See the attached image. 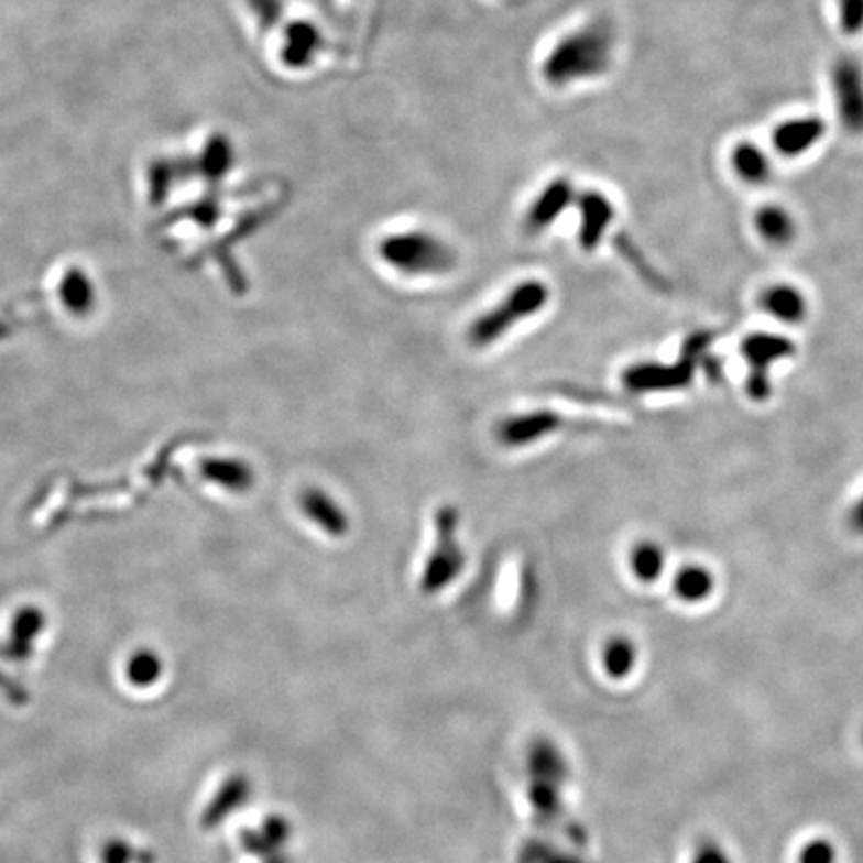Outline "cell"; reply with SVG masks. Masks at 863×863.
Listing matches in <instances>:
<instances>
[{
	"label": "cell",
	"mask_w": 863,
	"mask_h": 863,
	"mask_svg": "<svg viewBox=\"0 0 863 863\" xmlns=\"http://www.w3.org/2000/svg\"><path fill=\"white\" fill-rule=\"evenodd\" d=\"M798 863H838L835 845L823 838L809 840L799 852Z\"/></svg>",
	"instance_id": "obj_25"
},
{
	"label": "cell",
	"mask_w": 863,
	"mask_h": 863,
	"mask_svg": "<svg viewBox=\"0 0 863 863\" xmlns=\"http://www.w3.org/2000/svg\"><path fill=\"white\" fill-rule=\"evenodd\" d=\"M715 588L718 576L703 561H686L671 576V592L684 604H706L715 593Z\"/></svg>",
	"instance_id": "obj_11"
},
{
	"label": "cell",
	"mask_w": 863,
	"mask_h": 863,
	"mask_svg": "<svg viewBox=\"0 0 863 863\" xmlns=\"http://www.w3.org/2000/svg\"><path fill=\"white\" fill-rule=\"evenodd\" d=\"M576 190L568 178H556L546 184L524 216V230L529 237H538L560 218L568 206L576 203Z\"/></svg>",
	"instance_id": "obj_6"
},
{
	"label": "cell",
	"mask_w": 863,
	"mask_h": 863,
	"mask_svg": "<svg viewBox=\"0 0 863 863\" xmlns=\"http://www.w3.org/2000/svg\"><path fill=\"white\" fill-rule=\"evenodd\" d=\"M561 424L564 418L556 412L534 411L500 422L496 436L500 444L507 448H522L548 438L554 432L560 430Z\"/></svg>",
	"instance_id": "obj_7"
},
{
	"label": "cell",
	"mask_w": 863,
	"mask_h": 863,
	"mask_svg": "<svg viewBox=\"0 0 863 863\" xmlns=\"http://www.w3.org/2000/svg\"><path fill=\"white\" fill-rule=\"evenodd\" d=\"M821 124L818 119H801L779 127L776 132V146L786 154H798L811 146V142L820 139Z\"/></svg>",
	"instance_id": "obj_18"
},
{
	"label": "cell",
	"mask_w": 863,
	"mask_h": 863,
	"mask_svg": "<svg viewBox=\"0 0 863 863\" xmlns=\"http://www.w3.org/2000/svg\"><path fill=\"white\" fill-rule=\"evenodd\" d=\"M573 205H578L580 210V247L593 250L602 242L605 230L614 220V205L600 190H586L583 195L576 196Z\"/></svg>",
	"instance_id": "obj_10"
},
{
	"label": "cell",
	"mask_w": 863,
	"mask_h": 863,
	"mask_svg": "<svg viewBox=\"0 0 863 863\" xmlns=\"http://www.w3.org/2000/svg\"><path fill=\"white\" fill-rule=\"evenodd\" d=\"M843 29L850 34H857L863 26V0H842Z\"/></svg>",
	"instance_id": "obj_28"
},
{
	"label": "cell",
	"mask_w": 863,
	"mask_h": 863,
	"mask_svg": "<svg viewBox=\"0 0 863 863\" xmlns=\"http://www.w3.org/2000/svg\"><path fill=\"white\" fill-rule=\"evenodd\" d=\"M755 306L769 320L788 328L804 326L811 316L808 294L801 286L788 281L769 282L762 286L755 296Z\"/></svg>",
	"instance_id": "obj_5"
},
{
	"label": "cell",
	"mask_w": 863,
	"mask_h": 863,
	"mask_svg": "<svg viewBox=\"0 0 863 863\" xmlns=\"http://www.w3.org/2000/svg\"><path fill=\"white\" fill-rule=\"evenodd\" d=\"M100 862L102 863H139V853L134 852V848L129 842L114 838L108 840L102 845L100 852Z\"/></svg>",
	"instance_id": "obj_26"
},
{
	"label": "cell",
	"mask_w": 863,
	"mask_h": 863,
	"mask_svg": "<svg viewBox=\"0 0 863 863\" xmlns=\"http://www.w3.org/2000/svg\"><path fill=\"white\" fill-rule=\"evenodd\" d=\"M690 863H732V860L720 843L701 842L691 855Z\"/></svg>",
	"instance_id": "obj_27"
},
{
	"label": "cell",
	"mask_w": 863,
	"mask_h": 863,
	"mask_svg": "<svg viewBox=\"0 0 863 863\" xmlns=\"http://www.w3.org/2000/svg\"><path fill=\"white\" fill-rule=\"evenodd\" d=\"M614 54V31L605 22H588L564 34L542 61V76L554 88L604 75Z\"/></svg>",
	"instance_id": "obj_1"
},
{
	"label": "cell",
	"mask_w": 863,
	"mask_h": 863,
	"mask_svg": "<svg viewBox=\"0 0 863 863\" xmlns=\"http://www.w3.org/2000/svg\"><path fill=\"white\" fill-rule=\"evenodd\" d=\"M848 522H850V528H852L855 534L863 536V492L862 496L857 498V500L853 502Z\"/></svg>",
	"instance_id": "obj_29"
},
{
	"label": "cell",
	"mask_w": 863,
	"mask_h": 863,
	"mask_svg": "<svg viewBox=\"0 0 863 863\" xmlns=\"http://www.w3.org/2000/svg\"><path fill=\"white\" fill-rule=\"evenodd\" d=\"M637 647L630 637L612 636L602 647V666L612 680H624L636 668Z\"/></svg>",
	"instance_id": "obj_17"
},
{
	"label": "cell",
	"mask_w": 863,
	"mask_h": 863,
	"mask_svg": "<svg viewBox=\"0 0 863 863\" xmlns=\"http://www.w3.org/2000/svg\"><path fill=\"white\" fill-rule=\"evenodd\" d=\"M627 566L637 582L644 586L658 583L668 568V551L658 539H637L627 554Z\"/></svg>",
	"instance_id": "obj_14"
},
{
	"label": "cell",
	"mask_w": 863,
	"mask_h": 863,
	"mask_svg": "<svg viewBox=\"0 0 863 863\" xmlns=\"http://www.w3.org/2000/svg\"><path fill=\"white\" fill-rule=\"evenodd\" d=\"M378 256L398 274L412 278L444 276L458 264L456 250L426 230H404L382 238L378 242Z\"/></svg>",
	"instance_id": "obj_2"
},
{
	"label": "cell",
	"mask_w": 863,
	"mask_h": 863,
	"mask_svg": "<svg viewBox=\"0 0 863 863\" xmlns=\"http://www.w3.org/2000/svg\"><path fill=\"white\" fill-rule=\"evenodd\" d=\"M178 176H190V164L188 159L183 161L171 162L166 159L156 161L149 171V184H151V200L152 203H162L174 183H178Z\"/></svg>",
	"instance_id": "obj_19"
},
{
	"label": "cell",
	"mask_w": 863,
	"mask_h": 863,
	"mask_svg": "<svg viewBox=\"0 0 863 863\" xmlns=\"http://www.w3.org/2000/svg\"><path fill=\"white\" fill-rule=\"evenodd\" d=\"M254 21L259 22L260 31H270L278 26L284 17L282 0H247Z\"/></svg>",
	"instance_id": "obj_24"
},
{
	"label": "cell",
	"mask_w": 863,
	"mask_h": 863,
	"mask_svg": "<svg viewBox=\"0 0 863 863\" xmlns=\"http://www.w3.org/2000/svg\"><path fill=\"white\" fill-rule=\"evenodd\" d=\"M41 627H43V615L39 614L36 610H26V612L19 614V618L14 620V626H12V644H14L12 659L22 662V659L29 658L31 642L41 632Z\"/></svg>",
	"instance_id": "obj_22"
},
{
	"label": "cell",
	"mask_w": 863,
	"mask_h": 863,
	"mask_svg": "<svg viewBox=\"0 0 863 863\" xmlns=\"http://www.w3.org/2000/svg\"><path fill=\"white\" fill-rule=\"evenodd\" d=\"M198 174L208 183H220L234 166V146L225 134H212L196 159Z\"/></svg>",
	"instance_id": "obj_16"
},
{
	"label": "cell",
	"mask_w": 863,
	"mask_h": 863,
	"mask_svg": "<svg viewBox=\"0 0 863 863\" xmlns=\"http://www.w3.org/2000/svg\"><path fill=\"white\" fill-rule=\"evenodd\" d=\"M323 31L313 21H291L284 26L281 44L282 65L304 70L323 51Z\"/></svg>",
	"instance_id": "obj_8"
},
{
	"label": "cell",
	"mask_w": 863,
	"mask_h": 863,
	"mask_svg": "<svg viewBox=\"0 0 863 863\" xmlns=\"http://www.w3.org/2000/svg\"><path fill=\"white\" fill-rule=\"evenodd\" d=\"M206 474L216 480L218 484L227 485L230 490H249L254 484V474L249 466L237 460H215L206 466Z\"/></svg>",
	"instance_id": "obj_21"
},
{
	"label": "cell",
	"mask_w": 863,
	"mask_h": 863,
	"mask_svg": "<svg viewBox=\"0 0 863 863\" xmlns=\"http://www.w3.org/2000/svg\"><path fill=\"white\" fill-rule=\"evenodd\" d=\"M249 796V777L240 776V774L228 777L227 782L216 791L212 801L203 811L200 826L205 830H212L216 826H220L234 809L242 808L247 804Z\"/></svg>",
	"instance_id": "obj_13"
},
{
	"label": "cell",
	"mask_w": 863,
	"mask_h": 863,
	"mask_svg": "<svg viewBox=\"0 0 863 863\" xmlns=\"http://www.w3.org/2000/svg\"><path fill=\"white\" fill-rule=\"evenodd\" d=\"M460 514L454 506L438 507L436 512V544L422 570L420 588L424 593L443 592L465 570L466 554L458 538Z\"/></svg>",
	"instance_id": "obj_4"
},
{
	"label": "cell",
	"mask_w": 863,
	"mask_h": 863,
	"mask_svg": "<svg viewBox=\"0 0 863 863\" xmlns=\"http://www.w3.org/2000/svg\"><path fill=\"white\" fill-rule=\"evenodd\" d=\"M835 88L840 98V110L845 124L852 129L863 127V78L862 70L853 61H843L835 68Z\"/></svg>",
	"instance_id": "obj_12"
},
{
	"label": "cell",
	"mask_w": 863,
	"mask_h": 863,
	"mask_svg": "<svg viewBox=\"0 0 863 863\" xmlns=\"http://www.w3.org/2000/svg\"><path fill=\"white\" fill-rule=\"evenodd\" d=\"M550 301V286L538 278L520 282L498 306L480 314L468 328V342L476 348L494 345L510 328L532 318L546 308Z\"/></svg>",
	"instance_id": "obj_3"
},
{
	"label": "cell",
	"mask_w": 863,
	"mask_h": 863,
	"mask_svg": "<svg viewBox=\"0 0 863 863\" xmlns=\"http://www.w3.org/2000/svg\"><path fill=\"white\" fill-rule=\"evenodd\" d=\"M161 676L162 659L151 649L134 652L127 662V680L139 690L151 688L161 680Z\"/></svg>",
	"instance_id": "obj_20"
},
{
	"label": "cell",
	"mask_w": 863,
	"mask_h": 863,
	"mask_svg": "<svg viewBox=\"0 0 863 863\" xmlns=\"http://www.w3.org/2000/svg\"><path fill=\"white\" fill-rule=\"evenodd\" d=\"M734 166L738 174L747 183H764L769 174V162L755 146H738L734 152Z\"/></svg>",
	"instance_id": "obj_23"
},
{
	"label": "cell",
	"mask_w": 863,
	"mask_h": 863,
	"mask_svg": "<svg viewBox=\"0 0 863 863\" xmlns=\"http://www.w3.org/2000/svg\"><path fill=\"white\" fill-rule=\"evenodd\" d=\"M298 504L304 516L310 520L316 528L323 529L324 534L332 538H345L350 532V518L345 507L323 488H306L298 498Z\"/></svg>",
	"instance_id": "obj_9"
},
{
	"label": "cell",
	"mask_w": 863,
	"mask_h": 863,
	"mask_svg": "<svg viewBox=\"0 0 863 863\" xmlns=\"http://www.w3.org/2000/svg\"><path fill=\"white\" fill-rule=\"evenodd\" d=\"M755 230L762 240L774 249H786L798 234L796 220L786 208L776 205L764 206L755 215Z\"/></svg>",
	"instance_id": "obj_15"
}]
</instances>
